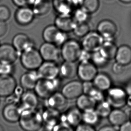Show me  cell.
I'll return each mask as SVG.
<instances>
[{
	"mask_svg": "<svg viewBox=\"0 0 131 131\" xmlns=\"http://www.w3.org/2000/svg\"><path fill=\"white\" fill-rule=\"evenodd\" d=\"M19 121L21 128L27 131H38L44 124L42 114L35 109L23 110Z\"/></svg>",
	"mask_w": 131,
	"mask_h": 131,
	"instance_id": "1",
	"label": "cell"
},
{
	"mask_svg": "<svg viewBox=\"0 0 131 131\" xmlns=\"http://www.w3.org/2000/svg\"><path fill=\"white\" fill-rule=\"evenodd\" d=\"M43 60L40 51L34 48V46L23 51L21 56L22 65L30 70L38 69L42 64Z\"/></svg>",
	"mask_w": 131,
	"mask_h": 131,
	"instance_id": "2",
	"label": "cell"
},
{
	"mask_svg": "<svg viewBox=\"0 0 131 131\" xmlns=\"http://www.w3.org/2000/svg\"><path fill=\"white\" fill-rule=\"evenodd\" d=\"M82 50L81 45L76 40H67L62 45L61 55L64 61L75 62L79 60Z\"/></svg>",
	"mask_w": 131,
	"mask_h": 131,
	"instance_id": "3",
	"label": "cell"
},
{
	"mask_svg": "<svg viewBox=\"0 0 131 131\" xmlns=\"http://www.w3.org/2000/svg\"><path fill=\"white\" fill-rule=\"evenodd\" d=\"M59 85V81L57 78L53 80L40 79L34 89L38 97L47 99L57 92Z\"/></svg>",
	"mask_w": 131,
	"mask_h": 131,
	"instance_id": "4",
	"label": "cell"
},
{
	"mask_svg": "<svg viewBox=\"0 0 131 131\" xmlns=\"http://www.w3.org/2000/svg\"><path fill=\"white\" fill-rule=\"evenodd\" d=\"M42 36L46 42L57 46L62 45L67 40V33L59 30L55 25L46 27L43 31Z\"/></svg>",
	"mask_w": 131,
	"mask_h": 131,
	"instance_id": "5",
	"label": "cell"
},
{
	"mask_svg": "<svg viewBox=\"0 0 131 131\" xmlns=\"http://www.w3.org/2000/svg\"><path fill=\"white\" fill-rule=\"evenodd\" d=\"M107 91L106 100L112 107L121 108L126 105L128 95L123 89L111 87Z\"/></svg>",
	"mask_w": 131,
	"mask_h": 131,
	"instance_id": "6",
	"label": "cell"
},
{
	"mask_svg": "<svg viewBox=\"0 0 131 131\" xmlns=\"http://www.w3.org/2000/svg\"><path fill=\"white\" fill-rule=\"evenodd\" d=\"M83 38L82 48L90 53L99 51L104 42V38L97 31L89 32Z\"/></svg>",
	"mask_w": 131,
	"mask_h": 131,
	"instance_id": "7",
	"label": "cell"
},
{
	"mask_svg": "<svg viewBox=\"0 0 131 131\" xmlns=\"http://www.w3.org/2000/svg\"><path fill=\"white\" fill-rule=\"evenodd\" d=\"M98 73L97 67L90 60L80 62L77 66V75L83 82L92 81Z\"/></svg>",
	"mask_w": 131,
	"mask_h": 131,
	"instance_id": "8",
	"label": "cell"
},
{
	"mask_svg": "<svg viewBox=\"0 0 131 131\" xmlns=\"http://www.w3.org/2000/svg\"><path fill=\"white\" fill-rule=\"evenodd\" d=\"M37 72L40 79L53 80L60 74V68L54 62L46 61L41 64Z\"/></svg>",
	"mask_w": 131,
	"mask_h": 131,
	"instance_id": "9",
	"label": "cell"
},
{
	"mask_svg": "<svg viewBox=\"0 0 131 131\" xmlns=\"http://www.w3.org/2000/svg\"><path fill=\"white\" fill-rule=\"evenodd\" d=\"M118 28L113 21L104 19L100 21L97 27V31L104 39L111 40L117 34Z\"/></svg>",
	"mask_w": 131,
	"mask_h": 131,
	"instance_id": "10",
	"label": "cell"
},
{
	"mask_svg": "<svg viewBox=\"0 0 131 131\" xmlns=\"http://www.w3.org/2000/svg\"><path fill=\"white\" fill-rule=\"evenodd\" d=\"M17 86L16 80L10 74H0V97H8Z\"/></svg>",
	"mask_w": 131,
	"mask_h": 131,
	"instance_id": "11",
	"label": "cell"
},
{
	"mask_svg": "<svg viewBox=\"0 0 131 131\" xmlns=\"http://www.w3.org/2000/svg\"><path fill=\"white\" fill-rule=\"evenodd\" d=\"M62 93L67 99H77L83 94V83L78 80H73L64 85Z\"/></svg>",
	"mask_w": 131,
	"mask_h": 131,
	"instance_id": "12",
	"label": "cell"
},
{
	"mask_svg": "<svg viewBox=\"0 0 131 131\" xmlns=\"http://www.w3.org/2000/svg\"><path fill=\"white\" fill-rule=\"evenodd\" d=\"M39 51L43 59L47 61H56L61 54L57 45L46 42L41 45Z\"/></svg>",
	"mask_w": 131,
	"mask_h": 131,
	"instance_id": "13",
	"label": "cell"
},
{
	"mask_svg": "<svg viewBox=\"0 0 131 131\" xmlns=\"http://www.w3.org/2000/svg\"><path fill=\"white\" fill-rule=\"evenodd\" d=\"M18 56V51L13 45L4 44L0 45V62L13 64Z\"/></svg>",
	"mask_w": 131,
	"mask_h": 131,
	"instance_id": "14",
	"label": "cell"
},
{
	"mask_svg": "<svg viewBox=\"0 0 131 131\" xmlns=\"http://www.w3.org/2000/svg\"><path fill=\"white\" fill-rule=\"evenodd\" d=\"M35 14L33 9L27 6L20 7L15 14V19L17 23L22 26H26L32 23Z\"/></svg>",
	"mask_w": 131,
	"mask_h": 131,
	"instance_id": "15",
	"label": "cell"
},
{
	"mask_svg": "<svg viewBox=\"0 0 131 131\" xmlns=\"http://www.w3.org/2000/svg\"><path fill=\"white\" fill-rule=\"evenodd\" d=\"M61 120L71 127L76 128L82 121V113L77 107H72L69 109L63 116H61Z\"/></svg>",
	"mask_w": 131,
	"mask_h": 131,
	"instance_id": "16",
	"label": "cell"
},
{
	"mask_svg": "<svg viewBox=\"0 0 131 131\" xmlns=\"http://www.w3.org/2000/svg\"><path fill=\"white\" fill-rule=\"evenodd\" d=\"M38 97L35 93L32 92L30 90L24 92L20 100V107L22 111L35 109L39 103Z\"/></svg>",
	"mask_w": 131,
	"mask_h": 131,
	"instance_id": "17",
	"label": "cell"
},
{
	"mask_svg": "<svg viewBox=\"0 0 131 131\" xmlns=\"http://www.w3.org/2000/svg\"><path fill=\"white\" fill-rule=\"evenodd\" d=\"M67 100L62 92H56L47 99L46 103L49 107L60 112L66 108L67 104Z\"/></svg>",
	"mask_w": 131,
	"mask_h": 131,
	"instance_id": "18",
	"label": "cell"
},
{
	"mask_svg": "<svg viewBox=\"0 0 131 131\" xmlns=\"http://www.w3.org/2000/svg\"><path fill=\"white\" fill-rule=\"evenodd\" d=\"M22 110L16 104L8 103L4 108L3 115L6 121L15 123L20 120Z\"/></svg>",
	"mask_w": 131,
	"mask_h": 131,
	"instance_id": "19",
	"label": "cell"
},
{
	"mask_svg": "<svg viewBox=\"0 0 131 131\" xmlns=\"http://www.w3.org/2000/svg\"><path fill=\"white\" fill-rule=\"evenodd\" d=\"M42 115L43 123L46 124L48 128H54L59 124L61 117L59 111L49 107L44 110Z\"/></svg>",
	"mask_w": 131,
	"mask_h": 131,
	"instance_id": "20",
	"label": "cell"
},
{
	"mask_svg": "<svg viewBox=\"0 0 131 131\" xmlns=\"http://www.w3.org/2000/svg\"><path fill=\"white\" fill-rule=\"evenodd\" d=\"M115 60V62L126 66L131 64V47L124 44L118 47Z\"/></svg>",
	"mask_w": 131,
	"mask_h": 131,
	"instance_id": "21",
	"label": "cell"
},
{
	"mask_svg": "<svg viewBox=\"0 0 131 131\" xmlns=\"http://www.w3.org/2000/svg\"><path fill=\"white\" fill-rule=\"evenodd\" d=\"M76 23L70 15H59L55 20V25L57 28L66 33L72 31Z\"/></svg>",
	"mask_w": 131,
	"mask_h": 131,
	"instance_id": "22",
	"label": "cell"
},
{
	"mask_svg": "<svg viewBox=\"0 0 131 131\" xmlns=\"http://www.w3.org/2000/svg\"><path fill=\"white\" fill-rule=\"evenodd\" d=\"M40 79L37 72L31 70L22 76L20 78L21 85L23 89L28 90H32L35 88Z\"/></svg>",
	"mask_w": 131,
	"mask_h": 131,
	"instance_id": "23",
	"label": "cell"
},
{
	"mask_svg": "<svg viewBox=\"0 0 131 131\" xmlns=\"http://www.w3.org/2000/svg\"><path fill=\"white\" fill-rule=\"evenodd\" d=\"M33 45L31 40L26 34H17L13 39V45L18 52H22L28 48L33 46Z\"/></svg>",
	"mask_w": 131,
	"mask_h": 131,
	"instance_id": "24",
	"label": "cell"
},
{
	"mask_svg": "<svg viewBox=\"0 0 131 131\" xmlns=\"http://www.w3.org/2000/svg\"><path fill=\"white\" fill-rule=\"evenodd\" d=\"M76 99V107L83 112L94 110L97 104L93 99L86 94H82Z\"/></svg>",
	"mask_w": 131,
	"mask_h": 131,
	"instance_id": "25",
	"label": "cell"
},
{
	"mask_svg": "<svg viewBox=\"0 0 131 131\" xmlns=\"http://www.w3.org/2000/svg\"><path fill=\"white\" fill-rule=\"evenodd\" d=\"M110 123L115 126L120 127L128 121V115L126 112L121 108H114L108 116Z\"/></svg>",
	"mask_w": 131,
	"mask_h": 131,
	"instance_id": "26",
	"label": "cell"
},
{
	"mask_svg": "<svg viewBox=\"0 0 131 131\" xmlns=\"http://www.w3.org/2000/svg\"><path fill=\"white\" fill-rule=\"evenodd\" d=\"M92 82L96 88L102 91H107L111 87V79L104 73H98Z\"/></svg>",
	"mask_w": 131,
	"mask_h": 131,
	"instance_id": "27",
	"label": "cell"
},
{
	"mask_svg": "<svg viewBox=\"0 0 131 131\" xmlns=\"http://www.w3.org/2000/svg\"><path fill=\"white\" fill-rule=\"evenodd\" d=\"M118 47L111 40L104 41L99 51L108 61L115 59Z\"/></svg>",
	"mask_w": 131,
	"mask_h": 131,
	"instance_id": "28",
	"label": "cell"
},
{
	"mask_svg": "<svg viewBox=\"0 0 131 131\" xmlns=\"http://www.w3.org/2000/svg\"><path fill=\"white\" fill-rule=\"evenodd\" d=\"M77 66L74 62L64 61L60 67V73L66 79L74 78L77 75Z\"/></svg>",
	"mask_w": 131,
	"mask_h": 131,
	"instance_id": "29",
	"label": "cell"
},
{
	"mask_svg": "<svg viewBox=\"0 0 131 131\" xmlns=\"http://www.w3.org/2000/svg\"><path fill=\"white\" fill-rule=\"evenodd\" d=\"M54 6L59 15H70L72 5L68 0H54Z\"/></svg>",
	"mask_w": 131,
	"mask_h": 131,
	"instance_id": "30",
	"label": "cell"
},
{
	"mask_svg": "<svg viewBox=\"0 0 131 131\" xmlns=\"http://www.w3.org/2000/svg\"><path fill=\"white\" fill-rule=\"evenodd\" d=\"M112 107L106 100H103L98 102L97 104L95 110L100 117H108L110 112H111Z\"/></svg>",
	"mask_w": 131,
	"mask_h": 131,
	"instance_id": "31",
	"label": "cell"
},
{
	"mask_svg": "<svg viewBox=\"0 0 131 131\" xmlns=\"http://www.w3.org/2000/svg\"><path fill=\"white\" fill-rule=\"evenodd\" d=\"M99 118L95 109L86 111L82 113V121L92 126L95 125L98 122Z\"/></svg>",
	"mask_w": 131,
	"mask_h": 131,
	"instance_id": "32",
	"label": "cell"
},
{
	"mask_svg": "<svg viewBox=\"0 0 131 131\" xmlns=\"http://www.w3.org/2000/svg\"><path fill=\"white\" fill-rule=\"evenodd\" d=\"M100 6L99 0H82L80 8L89 14H93L98 10Z\"/></svg>",
	"mask_w": 131,
	"mask_h": 131,
	"instance_id": "33",
	"label": "cell"
},
{
	"mask_svg": "<svg viewBox=\"0 0 131 131\" xmlns=\"http://www.w3.org/2000/svg\"><path fill=\"white\" fill-rule=\"evenodd\" d=\"M72 31L77 37L83 38L90 32V27L86 22L76 23Z\"/></svg>",
	"mask_w": 131,
	"mask_h": 131,
	"instance_id": "34",
	"label": "cell"
},
{
	"mask_svg": "<svg viewBox=\"0 0 131 131\" xmlns=\"http://www.w3.org/2000/svg\"><path fill=\"white\" fill-rule=\"evenodd\" d=\"M91 60L92 63L97 67H102L106 66L108 61L104 57H103L99 51L91 53Z\"/></svg>",
	"mask_w": 131,
	"mask_h": 131,
	"instance_id": "35",
	"label": "cell"
},
{
	"mask_svg": "<svg viewBox=\"0 0 131 131\" xmlns=\"http://www.w3.org/2000/svg\"><path fill=\"white\" fill-rule=\"evenodd\" d=\"M49 1L42 0L41 2L33 6L34 12L35 15H43L46 14L50 10Z\"/></svg>",
	"mask_w": 131,
	"mask_h": 131,
	"instance_id": "36",
	"label": "cell"
},
{
	"mask_svg": "<svg viewBox=\"0 0 131 131\" xmlns=\"http://www.w3.org/2000/svg\"><path fill=\"white\" fill-rule=\"evenodd\" d=\"M89 14L80 7L74 11L73 18L76 23H85L88 19Z\"/></svg>",
	"mask_w": 131,
	"mask_h": 131,
	"instance_id": "37",
	"label": "cell"
},
{
	"mask_svg": "<svg viewBox=\"0 0 131 131\" xmlns=\"http://www.w3.org/2000/svg\"><path fill=\"white\" fill-rule=\"evenodd\" d=\"M103 92V91L100 90L99 89L94 86L90 90V91L89 92L88 95L91 96L97 103H98L99 102L104 100V96Z\"/></svg>",
	"mask_w": 131,
	"mask_h": 131,
	"instance_id": "38",
	"label": "cell"
},
{
	"mask_svg": "<svg viewBox=\"0 0 131 131\" xmlns=\"http://www.w3.org/2000/svg\"><path fill=\"white\" fill-rule=\"evenodd\" d=\"M11 16V10L9 8L5 5H0V20L6 21Z\"/></svg>",
	"mask_w": 131,
	"mask_h": 131,
	"instance_id": "39",
	"label": "cell"
},
{
	"mask_svg": "<svg viewBox=\"0 0 131 131\" xmlns=\"http://www.w3.org/2000/svg\"><path fill=\"white\" fill-rule=\"evenodd\" d=\"M12 71V64L0 62V74H10Z\"/></svg>",
	"mask_w": 131,
	"mask_h": 131,
	"instance_id": "40",
	"label": "cell"
},
{
	"mask_svg": "<svg viewBox=\"0 0 131 131\" xmlns=\"http://www.w3.org/2000/svg\"><path fill=\"white\" fill-rule=\"evenodd\" d=\"M76 131H94L95 129L93 127V126L89 125L83 123H80L76 127Z\"/></svg>",
	"mask_w": 131,
	"mask_h": 131,
	"instance_id": "41",
	"label": "cell"
},
{
	"mask_svg": "<svg viewBox=\"0 0 131 131\" xmlns=\"http://www.w3.org/2000/svg\"><path fill=\"white\" fill-rule=\"evenodd\" d=\"M124 66L115 62L113 64L112 67V70L114 73L115 74H120L123 73L124 70Z\"/></svg>",
	"mask_w": 131,
	"mask_h": 131,
	"instance_id": "42",
	"label": "cell"
},
{
	"mask_svg": "<svg viewBox=\"0 0 131 131\" xmlns=\"http://www.w3.org/2000/svg\"><path fill=\"white\" fill-rule=\"evenodd\" d=\"M91 53L82 48L79 60H80V62L90 60L91 57Z\"/></svg>",
	"mask_w": 131,
	"mask_h": 131,
	"instance_id": "43",
	"label": "cell"
},
{
	"mask_svg": "<svg viewBox=\"0 0 131 131\" xmlns=\"http://www.w3.org/2000/svg\"><path fill=\"white\" fill-rule=\"evenodd\" d=\"M94 84L92 81L91 82H83V94H88L90 90L94 87Z\"/></svg>",
	"mask_w": 131,
	"mask_h": 131,
	"instance_id": "44",
	"label": "cell"
},
{
	"mask_svg": "<svg viewBox=\"0 0 131 131\" xmlns=\"http://www.w3.org/2000/svg\"><path fill=\"white\" fill-rule=\"evenodd\" d=\"M8 30V26L6 21L0 20V38L3 37L6 34Z\"/></svg>",
	"mask_w": 131,
	"mask_h": 131,
	"instance_id": "45",
	"label": "cell"
},
{
	"mask_svg": "<svg viewBox=\"0 0 131 131\" xmlns=\"http://www.w3.org/2000/svg\"><path fill=\"white\" fill-rule=\"evenodd\" d=\"M12 2L15 5L19 7L29 5V0H12Z\"/></svg>",
	"mask_w": 131,
	"mask_h": 131,
	"instance_id": "46",
	"label": "cell"
},
{
	"mask_svg": "<svg viewBox=\"0 0 131 131\" xmlns=\"http://www.w3.org/2000/svg\"><path fill=\"white\" fill-rule=\"evenodd\" d=\"M119 130L121 131H131V121H127L119 127Z\"/></svg>",
	"mask_w": 131,
	"mask_h": 131,
	"instance_id": "47",
	"label": "cell"
},
{
	"mask_svg": "<svg viewBox=\"0 0 131 131\" xmlns=\"http://www.w3.org/2000/svg\"><path fill=\"white\" fill-rule=\"evenodd\" d=\"M115 127L113 125H106L101 127L99 128V131H116Z\"/></svg>",
	"mask_w": 131,
	"mask_h": 131,
	"instance_id": "48",
	"label": "cell"
},
{
	"mask_svg": "<svg viewBox=\"0 0 131 131\" xmlns=\"http://www.w3.org/2000/svg\"><path fill=\"white\" fill-rule=\"evenodd\" d=\"M71 5L73 6H78L80 5L82 0H68Z\"/></svg>",
	"mask_w": 131,
	"mask_h": 131,
	"instance_id": "49",
	"label": "cell"
},
{
	"mask_svg": "<svg viewBox=\"0 0 131 131\" xmlns=\"http://www.w3.org/2000/svg\"><path fill=\"white\" fill-rule=\"evenodd\" d=\"M126 105H128V106L131 107V95L128 96L127 99Z\"/></svg>",
	"mask_w": 131,
	"mask_h": 131,
	"instance_id": "50",
	"label": "cell"
},
{
	"mask_svg": "<svg viewBox=\"0 0 131 131\" xmlns=\"http://www.w3.org/2000/svg\"><path fill=\"white\" fill-rule=\"evenodd\" d=\"M121 2L124 4H130L131 3V0H119Z\"/></svg>",
	"mask_w": 131,
	"mask_h": 131,
	"instance_id": "51",
	"label": "cell"
},
{
	"mask_svg": "<svg viewBox=\"0 0 131 131\" xmlns=\"http://www.w3.org/2000/svg\"><path fill=\"white\" fill-rule=\"evenodd\" d=\"M4 130V128L2 126L0 125V131H3Z\"/></svg>",
	"mask_w": 131,
	"mask_h": 131,
	"instance_id": "52",
	"label": "cell"
},
{
	"mask_svg": "<svg viewBox=\"0 0 131 131\" xmlns=\"http://www.w3.org/2000/svg\"><path fill=\"white\" fill-rule=\"evenodd\" d=\"M129 121H130L131 122V112H130V114Z\"/></svg>",
	"mask_w": 131,
	"mask_h": 131,
	"instance_id": "53",
	"label": "cell"
},
{
	"mask_svg": "<svg viewBox=\"0 0 131 131\" xmlns=\"http://www.w3.org/2000/svg\"><path fill=\"white\" fill-rule=\"evenodd\" d=\"M1 99H0V105H1Z\"/></svg>",
	"mask_w": 131,
	"mask_h": 131,
	"instance_id": "54",
	"label": "cell"
},
{
	"mask_svg": "<svg viewBox=\"0 0 131 131\" xmlns=\"http://www.w3.org/2000/svg\"><path fill=\"white\" fill-rule=\"evenodd\" d=\"M47 1H50V0H47Z\"/></svg>",
	"mask_w": 131,
	"mask_h": 131,
	"instance_id": "55",
	"label": "cell"
}]
</instances>
